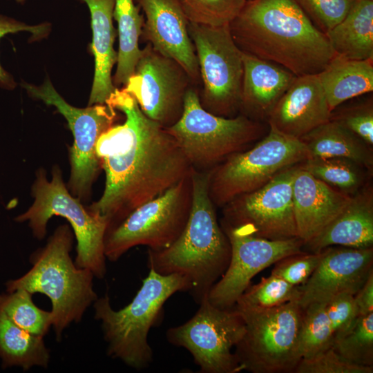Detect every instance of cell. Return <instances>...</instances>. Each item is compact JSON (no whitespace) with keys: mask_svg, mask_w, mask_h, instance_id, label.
Instances as JSON below:
<instances>
[{"mask_svg":"<svg viewBox=\"0 0 373 373\" xmlns=\"http://www.w3.org/2000/svg\"><path fill=\"white\" fill-rule=\"evenodd\" d=\"M73 236L68 224L59 226L47 244L30 257L31 268L22 276L6 282V291L23 289L40 293L51 301L52 326L57 340L72 323L79 322L97 300L93 274L78 267L70 257Z\"/></svg>","mask_w":373,"mask_h":373,"instance_id":"cell-4","label":"cell"},{"mask_svg":"<svg viewBox=\"0 0 373 373\" xmlns=\"http://www.w3.org/2000/svg\"><path fill=\"white\" fill-rule=\"evenodd\" d=\"M331 110L317 74L296 76L269 113V128L300 139L328 122Z\"/></svg>","mask_w":373,"mask_h":373,"instance_id":"cell-19","label":"cell"},{"mask_svg":"<svg viewBox=\"0 0 373 373\" xmlns=\"http://www.w3.org/2000/svg\"><path fill=\"white\" fill-rule=\"evenodd\" d=\"M296 373H372L373 366H365L347 361L331 345L316 355L300 360Z\"/></svg>","mask_w":373,"mask_h":373,"instance_id":"cell-37","label":"cell"},{"mask_svg":"<svg viewBox=\"0 0 373 373\" xmlns=\"http://www.w3.org/2000/svg\"><path fill=\"white\" fill-rule=\"evenodd\" d=\"M195 315L187 322L169 328V342L187 350L203 373L242 371L232 348L245 332L244 319L235 307L220 308L205 296Z\"/></svg>","mask_w":373,"mask_h":373,"instance_id":"cell-12","label":"cell"},{"mask_svg":"<svg viewBox=\"0 0 373 373\" xmlns=\"http://www.w3.org/2000/svg\"><path fill=\"white\" fill-rule=\"evenodd\" d=\"M305 284L298 287L303 309L341 294L354 296L373 271V249L330 246Z\"/></svg>","mask_w":373,"mask_h":373,"instance_id":"cell-17","label":"cell"},{"mask_svg":"<svg viewBox=\"0 0 373 373\" xmlns=\"http://www.w3.org/2000/svg\"><path fill=\"white\" fill-rule=\"evenodd\" d=\"M90 10L93 41L91 50L95 57L94 79L88 106L106 104L117 88L111 72L117 61L113 48L116 30L113 24L115 0H82Z\"/></svg>","mask_w":373,"mask_h":373,"instance_id":"cell-23","label":"cell"},{"mask_svg":"<svg viewBox=\"0 0 373 373\" xmlns=\"http://www.w3.org/2000/svg\"><path fill=\"white\" fill-rule=\"evenodd\" d=\"M193 86H195L182 66L146 43L134 75L124 88L146 117L169 128L181 117L185 96Z\"/></svg>","mask_w":373,"mask_h":373,"instance_id":"cell-15","label":"cell"},{"mask_svg":"<svg viewBox=\"0 0 373 373\" xmlns=\"http://www.w3.org/2000/svg\"><path fill=\"white\" fill-rule=\"evenodd\" d=\"M229 29L242 52L296 76L318 74L335 56L326 35L295 0L247 1Z\"/></svg>","mask_w":373,"mask_h":373,"instance_id":"cell-2","label":"cell"},{"mask_svg":"<svg viewBox=\"0 0 373 373\" xmlns=\"http://www.w3.org/2000/svg\"><path fill=\"white\" fill-rule=\"evenodd\" d=\"M309 158L300 140L269 128L251 149L236 153L210 171L209 192L215 206L256 191L283 169Z\"/></svg>","mask_w":373,"mask_h":373,"instance_id":"cell-10","label":"cell"},{"mask_svg":"<svg viewBox=\"0 0 373 373\" xmlns=\"http://www.w3.org/2000/svg\"><path fill=\"white\" fill-rule=\"evenodd\" d=\"M247 1H249V0H247Z\"/></svg>","mask_w":373,"mask_h":373,"instance_id":"cell-43","label":"cell"},{"mask_svg":"<svg viewBox=\"0 0 373 373\" xmlns=\"http://www.w3.org/2000/svg\"><path fill=\"white\" fill-rule=\"evenodd\" d=\"M242 61L240 114L267 122L269 113L296 76L278 64L244 52Z\"/></svg>","mask_w":373,"mask_h":373,"instance_id":"cell-21","label":"cell"},{"mask_svg":"<svg viewBox=\"0 0 373 373\" xmlns=\"http://www.w3.org/2000/svg\"><path fill=\"white\" fill-rule=\"evenodd\" d=\"M373 245V187L369 180L345 207L312 240V252L330 246L369 248Z\"/></svg>","mask_w":373,"mask_h":373,"instance_id":"cell-22","label":"cell"},{"mask_svg":"<svg viewBox=\"0 0 373 373\" xmlns=\"http://www.w3.org/2000/svg\"><path fill=\"white\" fill-rule=\"evenodd\" d=\"M317 75L331 111L373 91V59L354 60L335 55Z\"/></svg>","mask_w":373,"mask_h":373,"instance_id":"cell-24","label":"cell"},{"mask_svg":"<svg viewBox=\"0 0 373 373\" xmlns=\"http://www.w3.org/2000/svg\"><path fill=\"white\" fill-rule=\"evenodd\" d=\"M325 35L335 55L373 59V0H355L344 19Z\"/></svg>","mask_w":373,"mask_h":373,"instance_id":"cell-25","label":"cell"},{"mask_svg":"<svg viewBox=\"0 0 373 373\" xmlns=\"http://www.w3.org/2000/svg\"><path fill=\"white\" fill-rule=\"evenodd\" d=\"M191 202V173L108 228L104 238L106 258L116 261L130 249L138 245L147 246L152 251L167 248L184 230Z\"/></svg>","mask_w":373,"mask_h":373,"instance_id":"cell-9","label":"cell"},{"mask_svg":"<svg viewBox=\"0 0 373 373\" xmlns=\"http://www.w3.org/2000/svg\"><path fill=\"white\" fill-rule=\"evenodd\" d=\"M50 25L42 23L36 26H30L14 19L0 15V39L9 33H15L20 31H28L37 39L48 35ZM0 84L6 88H12L15 84L12 77L0 64Z\"/></svg>","mask_w":373,"mask_h":373,"instance_id":"cell-40","label":"cell"},{"mask_svg":"<svg viewBox=\"0 0 373 373\" xmlns=\"http://www.w3.org/2000/svg\"><path fill=\"white\" fill-rule=\"evenodd\" d=\"M32 204L15 220L28 222L33 236L43 239L51 217L66 218L77 240L75 265L89 269L95 277L102 278L106 272L104 238L109 226L106 218L92 211L73 195L63 181L59 167L55 165L48 180L44 169L37 171L32 187Z\"/></svg>","mask_w":373,"mask_h":373,"instance_id":"cell-6","label":"cell"},{"mask_svg":"<svg viewBox=\"0 0 373 373\" xmlns=\"http://www.w3.org/2000/svg\"><path fill=\"white\" fill-rule=\"evenodd\" d=\"M32 294L23 289L0 294V308L17 325L35 335L44 337L52 325L51 312L38 307Z\"/></svg>","mask_w":373,"mask_h":373,"instance_id":"cell-31","label":"cell"},{"mask_svg":"<svg viewBox=\"0 0 373 373\" xmlns=\"http://www.w3.org/2000/svg\"><path fill=\"white\" fill-rule=\"evenodd\" d=\"M149 270L137 294L125 307L113 309L108 294L94 302L95 318L101 322L108 354L137 370L147 367L153 361L148 334L160 321L165 302L178 291H189L186 280L180 275H162Z\"/></svg>","mask_w":373,"mask_h":373,"instance_id":"cell-5","label":"cell"},{"mask_svg":"<svg viewBox=\"0 0 373 373\" xmlns=\"http://www.w3.org/2000/svg\"><path fill=\"white\" fill-rule=\"evenodd\" d=\"M44 337L35 335L14 323L0 308V358L3 368L34 366L47 368L50 352Z\"/></svg>","mask_w":373,"mask_h":373,"instance_id":"cell-28","label":"cell"},{"mask_svg":"<svg viewBox=\"0 0 373 373\" xmlns=\"http://www.w3.org/2000/svg\"><path fill=\"white\" fill-rule=\"evenodd\" d=\"M231 246L229 265L209 291L207 298L220 308L233 307L251 280L280 259L302 252L299 238L269 240L256 236L242 228L221 225Z\"/></svg>","mask_w":373,"mask_h":373,"instance_id":"cell-16","label":"cell"},{"mask_svg":"<svg viewBox=\"0 0 373 373\" xmlns=\"http://www.w3.org/2000/svg\"><path fill=\"white\" fill-rule=\"evenodd\" d=\"M17 2L22 3L25 1V0H16Z\"/></svg>","mask_w":373,"mask_h":373,"instance_id":"cell-42","label":"cell"},{"mask_svg":"<svg viewBox=\"0 0 373 373\" xmlns=\"http://www.w3.org/2000/svg\"><path fill=\"white\" fill-rule=\"evenodd\" d=\"M23 87L31 96L54 106L66 119L74 137L69 149L70 174L67 187L82 202L88 201L102 169L96 153L97 142L115 124L116 110L106 104L74 107L61 97L48 79L39 86L24 83Z\"/></svg>","mask_w":373,"mask_h":373,"instance_id":"cell-13","label":"cell"},{"mask_svg":"<svg viewBox=\"0 0 373 373\" xmlns=\"http://www.w3.org/2000/svg\"><path fill=\"white\" fill-rule=\"evenodd\" d=\"M106 104L125 120L97 142L106 183L101 198L88 207L106 218L110 228L189 175L192 168L166 128L146 117L124 87L116 88Z\"/></svg>","mask_w":373,"mask_h":373,"instance_id":"cell-1","label":"cell"},{"mask_svg":"<svg viewBox=\"0 0 373 373\" xmlns=\"http://www.w3.org/2000/svg\"><path fill=\"white\" fill-rule=\"evenodd\" d=\"M173 137L192 169L209 171L236 153L243 151L265 133L264 122L238 114L215 115L202 108L199 88L191 86L184 99L181 117L166 128Z\"/></svg>","mask_w":373,"mask_h":373,"instance_id":"cell-7","label":"cell"},{"mask_svg":"<svg viewBox=\"0 0 373 373\" xmlns=\"http://www.w3.org/2000/svg\"><path fill=\"white\" fill-rule=\"evenodd\" d=\"M351 198L300 166L293 184V205L298 237L304 245L317 236Z\"/></svg>","mask_w":373,"mask_h":373,"instance_id":"cell-20","label":"cell"},{"mask_svg":"<svg viewBox=\"0 0 373 373\" xmlns=\"http://www.w3.org/2000/svg\"><path fill=\"white\" fill-rule=\"evenodd\" d=\"M210 171L192 169V202L186 224L167 248L148 251V267L162 275L184 278L200 304L226 271L231 258L229 239L219 224L209 192Z\"/></svg>","mask_w":373,"mask_h":373,"instance_id":"cell-3","label":"cell"},{"mask_svg":"<svg viewBox=\"0 0 373 373\" xmlns=\"http://www.w3.org/2000/svg\"><path fill=\"white\" fill-rule=\"evenodd\" d=\"M332 345L347 361L373 366V312L357 316L334 334Z\"/></svg>","mask_w":373,"mask_h":373,"instance_id":"cell-30","label":"cell"},{"mask_svg":"<svg viewBox=\"0 0 373 373\" xmlns=\"http://www.w3.org/2000/svg\"><path fill=\"white\" fill-rule=\"evenodd\" d=\"M309 157H344L372 173L373 149L352 132L329 120L302 136Z\"/></svg>","mask_w":373,"mask_h":373,"instance_id":"cell-26","label":"cell"},{"mask_svg":"<svg viewBox=\"0 0 373 373\" xmlns=\"http://www.w3.org/2000/svg\"><path fill=\"white\" fill-rule=\"evenodd\" d=\"M190 22L223 26L239 14L247 0H178Z\"/></svg>","mask_w":373,"mask_h":373,"instance_id":"cell-35","label":"cell"},{"mask_svg":"<svg viewBox=\"0 0 373 373\" xmlns=\"http://www.w3.org/2000/svg\"><path fill=\"white\" fill-rule=\"evenodd\" d=\"M357 315H367L373 312V271L354 296Z\"/></svg>","mask_w":373,"mask_h":373,"instance_id":"cell-41","label":"cell"},{"mask_svg":"<svg viewBox=\"0 0 373 373\" xmlns=\"http://www.w3.org/2000/svg\"><path fill=\"white\" fill-rule=\"evenodd\" d=\"M113 18L117 23L119 49L113 82L117 88H119L124 87L134 75L142 54L139 40L144 18L134 0H115Z\"/></svg>","mask_w":373,"mask_h":373,"instance_id":"cell-27","label":"cell"},{"mask_svg":"<svg viewBox=\"0 0 373 373\" xmlns=\"http://www.w3.org/2000/svg\"><path fill=\"white\" fill-rule=\"evenodd\" d=\"M144 21L140 37L164 55L175 60L194 85L201 86L198 62L188 20L178 0H136Z\"/></svg>","mask_w":373,"mask_h":373,"instance_id":"cell-18","label":"cell"},{"mask_svg":"<svg viewBox=\"0 0 373 373\" xmlns=\"http://www.w3.org/2000/svg\"><path fill=\"white\" fill-rule=\"evenodd\" d=\"M323 303H312L303 309L299 352L301 359L310 358L332 345L334 338Z\"/></svg>","mask_w":373,"mask_h":373,"instance_id":"cell-32","label":"cell"},{"mask_svg":"<svg viewBox=\"0 0 373 373\" xmlns=\"http://www.w3.org/2000/svg\"><path fill=\"white\" fill-rule=\"evenodd\" d=\"M188 31L198 62L199 98L208 112L223 117L240 114L243 79L242 52L229 24L210 26L189 22Z\"/></svg>","mask_w":373,"mask_h":373,"instance_id":"cell-11","label":"cell"},{"mask_svg":"<svg viewBox=\"0 0 373 373\" xmlns=\"http://www.w3.org/2000/svg\"><path fill=\"white\" fill-rule=\"evenodd\" d=\"M298 287L271 275L262 278L260 282L248 287L237 300L235 306L251 309H269L298 299Z\"/></svg>","mask_w":373,"mask_h":373,"instance_id":"cell-33","label":"cell"},{"mask_svg":"<svg viewBox=\"0 0 373 373\" xmlns=\"http://www.w3.org/2000/svg\"><path fill=\"white\" fill-rule=\"evenodd\" d=\"M367 94L353 98L331 111L329 120L338 124L373 146V97Z\"/></svg>","mask_w":373,"mask_h":373,"instance_id":"cell-34","label":"cell"},{"mask_svg":"<svg viewBox=\"0 0 373 373\" xmlns=\"http://www.w3.org/2000/svg\"><path fill=\"white\" fill-rule=\"evenodd\" d=\"M314 178L350 196L370 180L372 173L353 160L344 157H309L300 164Z\"/></svg>","mask_w":373,"mask_h":373,"instance_id":"cell-29","label":"cell"},{"mask_svg":"<svg viewBox=\"0 0 373 373\" xmlns=\"http://www.w3.org/2000/svg\"><path fill=\"white\" fill-rule=\"evenodd\" d=\"M323 251L300 252L286 256L275 263L271 274L295 287L305 284L318 265Z\"/></svg>","mask_w":373,"mask_h":373,"instance_id":"cell-38","label":"cell"},{"mask_svg":"<svg viewBox=\"0 0 373 373\" xmlns=\"http://www.w3.org/2000/svg\"><path fill=\"white\" fill-rule=\"evenodd\" d=\"M300 164L283 169L261 188L223 206L221 225L240 227L269 240L297 238L293 184Z\"/></svg>","mask_w":373,"mask_h":373,"instance_id":"cell-14","label":"cell"},{"mask_svg":"<svg viewBox=\"0 0 373 373\" xmlns=\"http://www.w3.org/2000/svg\"><path fill=\"white\" fill-rule=\"evenodd\" d=\"M234 307L245 324V334L235 347L242 370L294 372L301 359L299 344L303 309L298 299L269 309Z\"/></svg>","mask_w":373,"mask_h":373,"instance_id":"cell-8","label":"cell"},{"mask_svg":"<svg viewBox=\"0 0 373 373\" xmlns=\"http://www.w3.org/2000/svg\"><path fill=\"white\" fill-rule=\"evenodd\" d=\"M323 305L334 334L347 327L358 316L354 296L351 294L338 295L323 302Z\"/></svg>","mask_w":373,"mask_h":373,"instance_id":"cell-39","label":"cell"},{"mask_svg":"<svg viewBox=\"0 0 373 373\" xmlns=\"http://www.w3.org/2000/svg\"><path fill=\"white\" fill-rule=\"evenodd\" d=\"M313 24L327 33L341 22L355 0H295Z\"/></svg>","mask_w":373,"mask_h":373,"instance_id":"cell-36","label":"cell"}]
</instances>
